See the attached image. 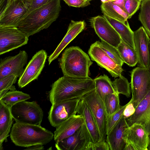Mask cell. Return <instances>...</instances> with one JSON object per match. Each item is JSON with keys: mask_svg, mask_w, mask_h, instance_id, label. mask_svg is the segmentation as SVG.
<instances>
[{"mask_svg": "<svg viewBox=\"0 0 150 150\" xmlns=\"http://www.w3.org/2000/svg\"><path fill=\"white\" fill-rule=\"evenodd\" d=\"M94 79L64 76L53 83L49 93L52 105L62 101L80 98L95 89Z\"/></svg>", "mask_w": 150, "mask_h": 150, "instance_id": "cell-1", "label": "cell"}, {"mask_svg": "<svg viewBox=\"0 0 150 150\" xmlns=\"http://www.w3.org/2000/svg\"><path fill=\"white\" fill-rule=\"evenodd\" d=\"M60 0H50L21 20L18 28L29 37L48 28L58 17Z\"/></svg>", "mask_w": 150, "mask_h": 150, "instance_id": "cell-2", "label": "cell"}, {"mask_svg": "<svg viewBox=\"0 0 150 150\" xmlns=\"http://www.w3.org/2000/svg\"><path fill=\"white\" fill-rule=\"evenodd\" d=\"M10 136L16 146L27 148L47 144L54 138V134L41 125L16 122L12 126Z\"/></svg>", "mask_w": 150, "mask_h": 150, "instance_id": "cell-3", "label": "cell"}, {"mask_svg": "<svg viewBox=\"0 0 150 150\" xmlns=\"http://www.w3.org/2000/svg\"><path fill=\"white\" fill-rule=\"evenodd\" d=\"M64 76L75 78L90 77L89 68L93 62L88 55L77 46L66 49L59 60Z\"/></svg>", "mask_w": 150, "mask_h": 150, "instance_id": "cell-4", "label": "cell"}, {"mask_svg": "<svg viewBox=\"0 0 150 150\" xmlns=\"http://www.w3.org/2000/svg\"><path fill=\"white\" fill-rule=\"evenodd\" d=\"M11 111L16 122L41 125L43 112L35 101L19 102L11 108Z\"/></svg>", "mask_w": 150, "mask_h": 150, "instance_id": "cell-5", "label": "cell"}, {"mask_svg": "<svg viewBox=\"0 0 150 150\" xmlns=\"http://www.w3.org/2000/svg\"><path fill=\"white\" fill-rule=\"evenodd\" d=\"M31 1L25 0L7 1L0 13V27H18L20 22L28 11Z\"/></svg>", "mask_w": 150, "mask_h": 150, "instance_id": "cell-6", "label": "cell"}, {"mask_svg": "<svg viewBox=\"0 0 150 150\" xmlns=\"http://www.w3.org/2000/svg\"><path fill=\"white\" fill-rule=\"evenodd\" d=\"M132 103L135 108L150 90V73L148 68L138 67L131 72Z\"/></svg>", "mask_w": 150, "mask_h": 150, "instance_id": "cell-7", "label": "cell"}, {"mask_svg": "<svg viewBox=\"0 0 150 150\" xmlns=\"http://www.w3.org/2000/svg\"><path fill=\"white\" fill-rule=\"evenodd\" d=\"M80 98L85 102L91 111L98 128L100 142L105 140L107 114L103 100L95 90Z\"/></svg>", "mask_w": 150, "mask_h": 150, "instance_id": "cell-8", "label": "cell"}, {"mask_svg": "<svg viewBox=\"0 0 150 150\" xmlns=\"http://www.w3.org/2000/svg\"><path fill=\"white\" fill-rule=\"evenodd\" d=\"M28 37L18 27H0V55L26 45Z\"/></svg>", "mask_w": 150, "mask_h": 150, "instance_id": "cell-9", "label": "cell"}, {"mask_svg": "<svg viewBox=\"0 0 150 150\" xmlns=\"http://www.w3.org/2000/svg\"><path fill=\"white\" fill-rule=\"evenodd\" d=\"M80 98L61 101L52 105L48 119L51 125L56 128L71 116L76 115Z\"/></svg>", "mask_w": 150, "mask_h": 150, "instance_id": "cell-10", "label": "cell"}, {"mask_svg": "<svg viewBox=\"0 0 150 150\" xmlns=\"http://www.w3.org/2000/svg\"><path fill=\"white\" fill-rule=\"evenodd\" d=\"M91 142V136L84 122L71 135L56 143L58 150H87Z\"/></svg>", "mask_w": 150, "mask_h": 150, "instance_id": "cell-11", "label": "cell"}, {"mask_svg": "<svg viewBox=\"0 0 150 150\" xmlns=\"http://www.w3.org/2000/svg\"><path fill=\"white\" fill-rule=\"evenodd\" d=\"M91 25L101 40L117 48L122 41L118 33L103 16L92 17Z\"/></svg>", "mask_w": 150, "mask_h": 150, "instance_id": "cell-12", "label": "cell"}, {"mask_svg": "<svg viewBox=\"0 0 150 150\" xmlns=\"http://www.w3.org/2000/svg\"><path fill=\"white\" fill-rule=\"evenodd\" d=\"M47 57V53L43 50H39L33 55L19 78L18 84L19 87L23 88L38 79L45 66Z\"/></svg>", "mask_w": 150, "mask_h": 150, "instance_id": "cell-13", "label": "cell"}, {"mask_svg": "<svg viewBox=\"0 0 150 150\" xmlns=\"http://www.w3.org/2000/svg\"><path fill=\"white\" fill-rule=\"evenodd\" d=\"M99 42L96 41L92 44L88 50L91 60L106 70L112 77H119L123 71L122 66L117 64L106 53L100 46Z\"/></svg>", "mask_w": 150, "mask_h": 150, "instance_id": "cell-14", "label": "cell"}, {"mask_svg": "<svg viewBox=\"0 0 150 150\" xmlns=\"http://www.w3.org/2000/svg\"><path fill=\"white\" fill-rule=\"evenodd\" d=\"M28 56L26 52L21 50L17 54L1 59L0 61V79L14 74L20 78L23 74Z\"/></svg>", "mask_w": 150, "mask_h": 150, "instance_id": "cell-15", "label": "cell"}, {"mask_svg": "<svg viewBox=\"0 0 150 150\" xmlns=\"http://www.w3.org/2000/svg\"><path fill=\"white\" fill-rule=\"evenodd\" d=\"M123 139L126 144H132L136 150H148L150 137L142 125L135 123L126 129Z\"/></svg>", "mask_w": 150, "mask_h": 150, "instance_id": "cell-16", "label": "cell"}, {"mask_svg": "<svg viewBox=\"0 0 150 150\" xmlns=\"http://www.w3.org/2000/svg\"><path fill=\"white\" fill-rule=\"evenodd\" d=\"M134 42L139 67L148 68L150 38L143 26L134 32Z\"/></svg>", "mask_w": 150, "mask_h": 150, "instance_id": "cell-17", "label": "cell"}, {"mask_svg": "<svg viewBox=\"0 0 150 150\" xmlns=\"http://www.w3.org/2000/svg\"><path fill=\"white\" fill-rule=\"evenodd\" d=\"M126 120L129 126L135 123L142 125L150 137V90L136 107L133 114Z\"/></svg>", "mask_w": 150, "mask_h": 150, "instance_id": "cell-18", "label": "cell"}, {"mask_svg": "<svg viewBox=\"0 0 150 150\" xmlns=\"http://www.w3.org/2000/svg\"><path fill=\"white\" fill-rule=\"evenodd\" d=\"M85 27L84 21H71L65 35L56 49L49 57V65L58 57L66 46L84 29Z\"/></svg>", "mask_w": 150, "mask_h": 150, "instance_id": "cell-19", "label": "cell"}, {"mask_svg": "<svg viewBox=\"0 0 150 150\" xmlns=\"http://www.w3.org/2000/svg\"><path fill=\"white\" fill-rule=\"evenodd\" d=\"M84 123L80 115H74L56 128L54 132V139L58 142L73 134Z\"/></svg>", "mask_w": 150, "mask_h": 150, "instance_id": "cell-20", "label": "cell"}, {"mask_svg": "<svg viewBox=\"0 0 150 150\" xmlns=\"http://www.w3.org/2000/svg\"><path fill=\"white\" fill-rule=\"evenodd\" d=\"M128 126L126 119L122 117L111 132L106 135L105 140L110 150H124L126 143L123 138L125 130Z\"/></svg>", "mask_w": 150, "mask_h": 150, "instance_id": "cell-21", "label": "cell"}, {"mask_svg": "<svg viewBox=\"0 0 150 150\" xmlns=\"http://www.w3.org/2000/svg\"><path fill=\"white\" fill-rule=\"evenodd\" d=\"M77 113L83 118L93 142H100V137L96 123L89 107L82 99L78 104Z\"/></svg>", "mask_w": 150, "mask_h": 150, "instance_id": "cell-22", "label": "cell"}, {"mask_svg": "<svg viewBox=\"0 0 150 150\" xmlns=\"http://www.w3.org/2000/svg\"><path fill=\"white\" fill-rule=\"evenodd\" d=\"M103 16L118 33L122 40L135 49L133 40L134 32L130 28L127 21L126 22H123L105 14H103Z\"/></svg>", "mask_w": 150, "mask_h": 150, "instance_id": "cell-23", "label": "cell"}, {"mask_svg": "<svg viewBox=\"0 0 150 150\" xmlns=\"http://www.w3.org/2000/svg\"><path fill=\"white\" fill-rule=\"evenodd\" d=\"M100 8L103 14L115 19L126 22L129 19L128 14L112 2L102 3Z\"/></svg>", "mask_w": 150, "mask_h": 150, "instance_id": "cell-24", "label": "cell"}, {"mask_svg": "<svg viewBox=\"0 0 150 150\" xmlns=\"http://www.w3.org/2000/svg\"><path fill=\"white\" fill-rule=\"evenodd\" d=\"M94 79L95 87V90L103 101L107 95L115 93L112 81L106 75L104 74Z\"/></svg>", "mask_w": 150, "mask_h": 150, "instance_id": "cell-25", "label": "cell"}, {"mask_svg": "<svg viewBox=\"0 0 150 150\" xmlns=\"http://www.w3.org/2000/svg\"><path fill=\"white\" fill-rule=\"evenodd\" d=\"M117 49L124 63L131 67H134L137 64L138 58L134 49L122 40Z\"/></svg>", "mask_w": 150, "mask_h": 150, "instance_id": "cell-26", "label": "cell"}, {"mask_svg": "<svg viewBox=\"0 0 150 150\" xmlns=\"http://www.w3.org/2000/svg\"><path fill=\"white\" fill-rule=\"evenodd\" d=\"M13 119L11 108L0 101V134L11 128Z\"/></svg>", "mask_w": 150, "mask_h": 150, "instance_id": "cell-27", "label": "cell"}, {"mask_svg": "<svg viewBox=\"0 0 150 150\" xmlns=\"http://www.w3.org/2000/svg\"><path fill=\"white\" fill-rule=\"evenodd\" d=\"M30 98L29 95L22 91H10L7 92L1 98V101L11 108L17 103L26 100Z\"/></svg>", "mask_w": 150, "mask_h": 150, "instance_id": "cell-28", "label": "cell"}, {"mask_svg": "<svg viewBox=\"0 0 150 150\" xmlns=\"http://www.w3.org/2000/svg\"><path fill=\"white\" fill-rule=\"evenodd\" d=\"M119 94L116 93L107 95L103 101L107 116L116 112L120 109Z\"/></svg>", "mask_w": 150, "mask_h": 150, "instance_id": "cell-29", "label": "cell"}, {"mask_svg": "<svg viewBox=\"0 0 150 150\" xmlns=\"http://www.w3.org/2000/svg\"><path fill=\"white\" fill-rule=\"evenodd\" d=\"M139 20L150 37V0L142 1Z\"/></svg>", "mask_w": 150, "mask_h": 150, "instance_id": "cell-30", "label": "cell"}, {"mask_svg": "<svg viewBox=\"0 0 150 150\" xmlns=\"http://www.w3.org/2000/svg\"><path fill=\"white\" fill-rule=\"evenodd\" d=\"M112 85L115 93L122 94L127 97H130V83L127 79L122 75L114 81H112Z\"/></svg>", "mask_w": 150, "mask_h": 150, "instance_id": "cell-31", "label": "cell"}, {"mask_svg": "<svg viewBox=\"0 0 150 150\" xmlns=\"http://www.w3.org/2000/svg\"><path fill=\"white\" fill-rule=\"evenodd\" d=\"M128 103L123 106H121L119 110L115 113L110 116H107L106 135L111 132L122 117L124 111Z\"/></svg>", "mask_w": 150, "mask_h": 150, "instance_id": "cell-32", "label": "cell"}, {"mask_svg": "<svg viewBox=\"0 0 150 150\" xmlns=\"http://www.w3.org/2000/svg\"><path fill=\"white\" fill-rule=\"evenodd\" d=\"M99 44L103 50L111 59L117 64L122 66L124 62L117 48L103 40L100 42Z\"/></svg>", "mask_w": 150, "mask_h": 150, "instance_id": "cell-33", "label": "cell"}, {"mask_svg": "<svg viewBox=\"0 0 150 150\" xmlns=\"http://www.w3.org/2000/svg\"><path fill=\"white\" fill-rule=\"evenodd\" d=\"M18 77L14 74H12L0 79V92L4 91L8 92L10 91L16 90L13 84L17 81Z\"/></svg>", "mask_w": 150, "mask_h": 150, "instance_id": "cell-34", "label": "cell"}, {"mask_svg": "<svg viewBox=\"0 0 150 150\" xmlns=\"http://www.w3.org/2000/svg\"><path fill=\"white\" fill-rule=\"evenodd\" d=\"M141 3L136 0H125V11L129 15V19L139 9Z\"/></svg>", "mask_w": 150, "mask_h": 150, "instance_id": "cell-35", "label": "cell"}, {"mask_svg": "<svg viewBox=\"0 0 150 150\" xmlns=\"http://www.w3.org/2000/svg\"><path fill=\"white\" fill-rule=\"evenodd\" d=\"M87 150H110L109 146L106 140L91 142Z\"/></svg>", "mask_w": 150, "mask_h": 150, "instance_id": "cell-36", "label": "cell"}, {"mask_svg": "<svg viewBox=\"0 0 150 150\" xmlns=\"http://www.w3.org/2000/svg\"><path fill=\"white\" fill-rule=\"evenodd\" d=\"M69 6L75 7H83L90 4L88 0H63Z\"/></svg>", "mask_w": 150, "mask_h": 150, "instance_id": "cell-37", "label": "cell"}, {"mask_svg": "<svg viewBox=\"0 0 150 150\" xmlns=\"http://www.w3.org/2000/svg\"><path fill=\"white\" fill-rule=\"evenodd\" d=\"M50 0H33L31 2V4L28 11L24 15L22 19L34 10L43 5Z\"/></svg>", "mask_w": 150, "mask_h": 150, "instance_id": "cell-38", "label": "cell"}, {"mask_svg": "<svg viewBox=\"0 0 150 150\" xmlns=\"http://www.w3.org/2000/svg\"><path fill=\"white\" fill-rule=\"evenodd\" d=\"M132 102V99L131 98L124 111L123 116L125 119L133 115L135 112V108Z\"/></svg>", "mask_w": 150, "mask_h": 150, "instance_id": "cell-39", "label": "cell"}, {"mask_svg": "<svg viewBox=\"0 0 150 150\" xmlns=\"http://www.w3.org/2000/svg\"><path fill=\"white\" fill-rule=\"evenodd\" d=\"M112 2L115 5L118 6L125 11L124 5L125 0H116L112 1Z\"/></svg>", "mask_w": 150, "mask_h": 150, "instance_id": "cell-40", "label": "cell"}, {"mask_svg": "<svg viewBox=\"0 0 150 150\" xmlns=\"http://www.w3.org/2000/svg\"><path fill=\"white\" fill-rule=\"evenodd\" d=\"M43 145L38 144L34 145L25 149L26 150H43L44 149Z\"/></svg>", "mask_w": 150, "mask_h": 150, "instance_id": "cell-41", "label": "cell"}, {"mask_svg": "<svg viewBox=\"0 0 150 150\" xmlns=\"http://www.w3.org/2000/svg\"><path fill=\"white\" fill-rule=\"evenodd\" d=\"M148 68L150 73V41L149 45V63Z\"/></svg>", "mask_w": 150, "mask_h": 150, "instance_id": "cell-42", "label": "cell"}, {"mask_svg": "<svg viewBox=\"0 0 150 150\" xmlns=\"http://www.w3.org/2000/svg\"><path fill=\"white\" fill-rule=\"evenodd\" d=\"M102 3L107 2L109 1V0H100Z\"/></svg>", "mask_w": 150, "mask_h": 150, "instance_id": "cell-43", "label": "cell"}, {"mask_svg": "<svg viewBox=\"0 0 150 150\" xmlns=\"http://www.w3.org/2000/svg\"><path fill=\"white\" fill-rule=\"evenodd\" d=\"M148 150H150V142H149V145L148 146Z\"/></svg>", "mask_w": 150, "mask_h": 150, "instance_id": "cell-44", "label": "cell"}, {"mask_svg": "<svg viewBox=\"0 0 150 150\" xmlns=\"http://www.w3.org/2000/svg\"><path fill=\"white\" fill-rule=\"evenodd\" d=\"M9 0H7V1H9ZM25 0L27 1H33V0Z\"/></svg>", "mask_w": 150, "mask_h": 150, "instance_id": "cell-45", "label": "cell"}, {"mask_svg": "<svg viewBox=\"0 0 150 150\" xmlns=\"http://www.w3.org/2000/svg\"><path fill=\"white\" fill-rule=\"evenodd\" d=\"M115 0H109V1H110L112 2V1H114Z\"/></svg>", "mask_w": 150, "mask_h": 150, "instance_id": "cell-46", "label": "cell"}, {"mask_svg": "<svg viewBox=\"0 0 150 150\" xmlns=\"http://www.w3.org/2000/svg\"><path fill=\"white\" fill-rule=\"evenodd\" d=\"M138 1H139V2H142V1L143 0H136Z\"/></svg>", "mask_w": 150, "mask_h": 150, "instance_id": "cell-47", "label": "cell"}, {"mask_svg": "<svg viewBox=\"0 0 150 150\" xmlns=\"http://www.w3.org/2000/svg\"><path fill=\"white\" fill-rule=\"evenodd\" d=\"M88 0L90 1H91V0Z\"/></svg>", "mask_w": 150, "mask_h": 150, "instance_id": "cell-48", "label": "cell"}]
</instances>
